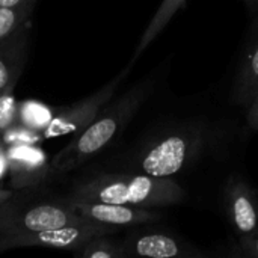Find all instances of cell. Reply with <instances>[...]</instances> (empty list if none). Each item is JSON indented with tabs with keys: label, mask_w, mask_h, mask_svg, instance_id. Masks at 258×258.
Masks as SVG:
<instances>
[{
	"label": "cell",
	"mask_w": 258,
	"mask_h": 258,
	"mask_svg": "<svg viewBox=\"0 0 258 258\" xmlns=\"http://www.w3.org/2000/svg\"><path fill=\"white\" fill-rule=\"evenodd\" d=\"M239 248L242 249L243 255L258 258V231L248 237L239 239Z\"/></svg>",
	"instance_id": "obj_19"
},
{
	"label": "cell",
	"mask_w": 258,
	"mask_h": 258,
	"mask_svg": "<svg viewBox=\"0 0 258 258\" xmlns=\"http://www.w3.org/2000/svg\"><path fill=\"white\" fill-rule=\"evenodd\" d=\"M115 227L98 224L94 221H83L80 224L62 227L57 230L39 231V233H9L0 240V249L21 248V246H41L54 249H73L76 251L94 237L110 234Z\"/></svg>",
	"instance_id": "obj_4"
},
{
	"label": "cell",
	"mask_w": 258,
	"mask_h": 258,
	"mask_svg": "<svg viewBox=\"0 0 258 258\" xmlns=\"http://www.w3.org/2000/svg\"><path fill=\"white\" fill-rule=\"evenodd\" d=\"M8 166L15 178L33 180L38 174H42L47 168L45 154L33 145H9L6 150Z\"/></svg>",
	"instance_id": "obj_11"
},
{
	"label": "cell",
	"mask_w": 258,
	"mask_h": 258,
	"mask_svg": "<svg viewBox=\"0 0 258 258\" xmlns=\"http://www.w3.org/2000/svg\"><path fill=\"white\" fill-rule=\"evenodd\" d=\"M187 0H163L162 5L159 6V9L156 11L154 17L151 18V21L148 23L145 32L142 33L141 39H139V44L135 50V56L132 59V65L133 62L144 53V50L165 30V27L168 26V23L172 20V17L175 15V12L183 8L186 5Z\"/></svg>",
	"instance_id": "obj_12"
},
{
	"label": "cell",
	"mask_w": 258,
	"mask_h": 258,
	"mask_svg": "<svg viewBox=\"0 0 258 258\" xmlns=\"http://www.w3.org/2000/svg\"><path fill=\"white\" fill-rule=\"evenodd\" d=\"M18 121V104L11 91L0 94V132L5 133Z\"/></svg>",
	"instance_id": "obj_17"
},
{
	"label": "cell",
	"mask_w": 258,
	"mask_h": 258,
	"mask_svg": "<svg viewBox=\"0 0 258 258\" xmlns=\"http://www.w3.org/2000/svg\"><path fill=\"white\" fill-rule=\"evenodd\" d=\"M225 207L239 239L258 231V195L240 177L231 175L225 184Z\"/></svg>",
	"instance_id": "obj_6"
},
{
	"label": "cell",
	"mask_w": 258,
	"mask_h": 258,
	"mask_svg": "<svg viewBox=\"0 0 258 258\" xmlns=\"http://www.w3.org/2000/svg\"><path fill=\"white\" fill-rule=\"evenodd\" d=\"M128 257L150 258H175V257H201L203 254L194 246L184 245L174 236L165 233H145L133 237L124 245Z\"/></svg>",
	"instance_id": "obj_10"
},
{
	"label": "cell",
	"mask_w": 258,
	"mask_h": 258,
	"mask_svg": "<svg viewBox=\"0 0 258 258\" xmlns=\"http://www.w3.org/2000/svg\"><path fill=\"white\" fill-rule=\"evenodd\" d=\"M246 124L252 132H258V92L246 106Z\"/></svg>",
	"instance_id": "obj_20"
},
{
	"label": "cell",
	"mask_w": 258,
	"mask_h": 258,
	"mask_svg": "<svg viewBox=\"0 0 258 258\" xmlns=\"http://www.w3.org/2000/svg\"><path fill=\"white\" fill-rule=\"evenodd\" d=\"M258 92V14L255 15L248 42L239 62L231 89V101L246 107Z\"/></svg>",
	"instance_id": "obj_9"
},
{
	"label": "cell",
	"mask_w": 258,
	"mask_h": 258,
	"mask_svg": "<svg viewBox=\"0 0 258 258\" xmlns=\"http://www.w3.org/2000/svg\"><path fill=\"white\" fill-rule=\"evenodd\" d=\"M39 139H42L41 133L33 132L30 128L23 127L21 124H14L9 130H6L3 133V141L9 145H20V144H26V145H33L35 142H38Z\"/></svg>",
	"instance_id": "obj_18"
},
{
	"label": "cell",
	"mask_w": 258,
	"mask_h": 258,
	"mask_svg": "<svg viewBox=\"0 0 258 258\" xmlns=\"http://www.w3.org/2000/svg\"><path fill=\"white\" fill-rule=\"evenodd\" d=\"M153 88L154 80L147 79L136 83L106 109H101L95 119L85 130L76 135V138L59 154L54 156L51 160V168L56 171L74 169L104 150L130 122L138 109L153 92Z\"/></svg>",
	"instance_id": "obj_1"
},
{
	"label": "cell",
	"mask_w": 258,
	"mask_h": 258,
	"mask_svg": "<svg viewBox=\"0 0 258 258\" xmlns=\"http://www.w3.org/2000/svg\"><path fill=\"white\" fill-rule=\"evenodd\" d=\"M248 5H251V6H257L258 8V0H245Z\"/></svg>",
	"instance_id": "obj_24"
},
{
	"label": "cell",
	"mask_w": 258,
	"mask_h": 258,
	"mask_svg": "<svg viewBox=\"0 0 258 258\" xmlns=\"http://www.w3.org/2000/svg\"><path fill=\"white\" fill-rule=\"evenodd\" d=\"M132 68V63H128L127 68H124L118 76H115L109 83H106L103 88H100L95 94L89 95L88 98L79 101L70 109H65L54 115V118L50 121L47 128L42 132V139L57 138V136H67L80 133L85 130L100 113V110L112 100L115 95L118 86L121 85L122 79L127 76L128 70Z\"/></svg>",
	"instance_id": "obj_5"
},
{
	"label": "cell",
	"mask_w": 258,
	"mask_h": 258,
	"mask_svg": "<svg viewBox=\"0 0 258 258\" xmlns=\"http://www.w3.org/2000/svg\"><path fill=\"white\" fill-rule=\"evenodd\" d=\"M11 197H12V192L11 190H0V206L5 204Z\"/></svg>",
	"instance_id": "obj_23"
},
{
	"label": "cell",
	"mask_w": 258,
	"mask_h": 258,
	"mask_svg": "<svg viewBox=\"0 0 258 258\" xmlns=\"http://www.w3.org/2000/svg\"><path fill=\"white\" fill-rule=\"evenodd\" d=\"M71 206L86 219L112 225V227H127V225H145L157 222L162 215L157 210L147 207H133L122 204L109 203H86L71 198Z\"/></svg>",
	"instance_id": "obj_7"
},
{
	"label": "cell",
	"mask_w": 258,
	"mask_h": 258,
	"mask_svg": "<svg viewBox=\"0 0 258 258\" xmlns=\"http://www.w3.org/2000/svg\"><path fill=\"white\" fill-rule=\"evenodd\" d=\"M6 42L0 44V94L12 89L21 70V53Z\"/></svg>",
	"instance_id": "obj_14"
},
{
	"label": "cell",
	"mask_w": 258,
	"mask_h": 258,
	"mask_svg": "<svg viewBox=\"0 0 258 258\" xmlns=\"http://www.w3.org/2000/svg\"><path fill=\"white\" fill-rule=\"evenodd\" d=\"M6 169H9V166H8L6 151H3V150L0 148V178L3 177V174L6 172Z\"/></svg>",
	"instance_id": "obj_22"
},
{
	"label": "cell",
	"mask_w": 258,
	"mask_h": 258,
	"mask_svg": "<svg viewBox=\"0 0 258 258\" xmlns=\"http://www.w3.org/2000/svg\"><path fill=\"white\" fill-rule=\"evenodd\" d=\"M73 200L157 209L186 201V192L172 178H159L142 172L103 174L79 184Z\"/></svg>",
	"instance_id": "obj_2"
},
{
	"label": "cell",
	"mask_w": 258,
	"mask_h": 258,
	"mask_svg": "<svg viewBox=\"0 0 258 258\" xmlns=\"http://www.w3.org/2000/svg\"><path fill=\"white\" fill-rule=\"evenodd\" d=\"M26 17L27 11L0 6V44L9 41V38L14 36Z\"/></svg>",
	"instance_id": "obj_16"
},
{
	"label": "cell",
	"mask_w": 258,
	"mask_h": 258,
	"mask_svg": "<svg viewBox=\"0 0 258 258\" xmlns=\"http://www.w3.org/2000/svg\"><path fill=\"white\" fill-rule=\"evenodd\" d=\"M77 255L85 258H124L128 257L127 249L124 245H119L110 239H107V234L98 236L82 245L74 251Z\"/></svg>",
	"instance_id": "obj_15"
},
{
	"label": "cell",
	"mask_w": 258,
	"mask_h": 258,
	"mask_svg": "<svg viewBox=\"0 0 258 258\" xmlns=\"http://www.w3.org/2000/svg\"><path fill=\"white\" fill-rule=\"evenodd\" d=\"M86 221L73 206L59 204H38L29 209L5 234L9 233H39L57 230L62 227L80 224Z\"/></svg>",
	"instance_id": "obj_8"
},
{
	"label": "cell",
	"mask_w": 258,
	"mask_h": 258,
	"mask_svg": "<svg viewBox=\"0 0 258 258\" xmlns=\"http://www.w3.org/2000/svg\"><path fill=\"white\" fill-rule=\"evenodd\" d=\"M204 147L206 133L201 127H177L148 141L135 163L142 174L171 178L195 162Z\"/></svg>",
	"instance_id": "obj_3"
},
{
	"label": "cell",
	"mask_w": 258,
	"mask_h": 258,
	"mask_svg": "<svg viewBox=\"0 0 258 258\" xmlns=\"http://www.w3.org/2000/svg\"><path fill=\"white\" fill-rule=\"evenodd\" d=\"M54 118L53 110L45 104L33 100H27L18 104V124L33 132L41 133L47 128L50 121Z\"/></svg>",
	"instance_id": "obj_13"
},
{
	"label": "cell",
	"mask_w": 258,
	"mask_h": 258,
	"mask_svg": "<svg viewBox=\"0 0 258 258\" xmlns=\"http://www.w3.org/2000/svg\"><path fill=\"white\" fill-rule=\"evenodd\" d=\"M35 3V0H0V6L5 8H17V9H23L27 11L32 8V5Z\"/></svg>",
	"instance_id": "obj_21"
}]
</instances>
